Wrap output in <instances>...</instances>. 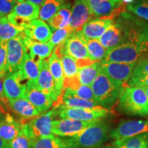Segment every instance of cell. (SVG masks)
<instances>
[{"label":"cell","mask_w":148,"mask_h":148,"mask_svg":"<svg viewBox=\"0 0 148 148\" xmlns=\"http://www.w3.org/2000/svg\"><path fill=\"white\" fill-rule=\"evenodd\" d=\"M110 132V125L99 120L76 136L64 139L68 145L79 148H97L108 139Z\"/></svg>","instance_id":"1"},{"label":"cell","mask_w":148,"mask_h":148,"mask_svg":"<svg viewBox=\"0 0 148 148\" xmlns=\"http://www.w3.org/2000/svg\"><path fill=\"white\" fill-rule=\"evenodd\" d=\"M118 110L128 115L148 116V100L138 86H125L118 101Z\"/></svg>","instance_id":"2"},{"label":"cell","mask_w":148,"mask_h":148,"mask_svg":"<svg viewBox=\"0 0 148 148\" xmlns=\"http://www.w3.org/2000/svg\"><path fill=\"white\" fill-rule=\"evenodd\" d=\"M90 87L96 102L100 106L108 109L119 101L124 86L114 82L101 71Z\"/></svg>","instance_id":"3"},{"label":"cell","mask_w":148,"mask_h":148,"mask_svg":"<svg viewBox=\"0 0 148 148\" xmlns=\"http://www.w3.org/2000/svg\"><path fill=\"white\" fill-rule=\"evenodd\" d=\"M57 115L58 109L53 108L51 110L40 114L38 116L24 123L32 143L38 138L53 136L51 132L52 121Z\"/></svg>","instance_id":"4"},{"label":"cell","mask_w":148,"mask_h":148,"mask_svg":"<svg viewBox=\"0 0 148 148\" xmlns=\"http://www.w3.org/2000/svg\"><path fill=\"white\" fill-rule=\"evenodd\" d=\"M63 44L66 53L75 60L77 69L95 62L90 60L86 40L79 31L74 32Z\"/></svg>","instance_id":"5"},{"label":"cell","mask_w":148,"mask_h":148,"mask_svg":"<svg viewBox=\"0 0 148 148\" xmlns=\"http://www.w3.org/2000/svg\"><path fill=\"white\" fill-rule=\"evenodd\" d=\"M27 53L23 42V32L7 41V73L18 71Z\"/></svg>","instance_id":"6"},{"label":"cell","mask_w":148,"mask_h":148,"mask_svg":"<svg viewBox=\"0 0 148 148\" xmlns=\"http://www.w3.org/2000/svg\"><path fill=\"white\" fill-rule=\"evenodd\" d=\"M39 9L40 5L25 0L16 3L6 17L10 23L25 28L27 24L38 17Z\"/></svg>","instance_id":"7"},{"label":"cell","mask_w":148,"mask_h":148,"mask_svg":"<svg viewBox=\"0 0 148 148\" xmlns=\"http://www.w3.org/2000/svg\"><path fill=\"white\" fill-rule=\"evenodd\" d=\"M58 115L61 119H69L81 121H92L101 120L108 115V109L99 107L96 108H58Z\"/></svg>","instance_id":"8"},{"label":"cell","mask_w":148,"mask_h":148,"mask_svg":"<svg viewBox=\"0 0 148 148\" xmlns=\"http://www.w3.org/2000/svg\"><path fill=\"white\" fill-rule=\"evenodd\" d=\"M97 121H81L69 119L53 120L51 132L56 136L60 138H71L79 134L84 129L94 124Z\"/></svg>","instance_id":"9"},{"label":"cell","mask_w":148,"mask_h":148,"mask_svg":"<svg viewBox=\"0 0 148 148\" xmlns=\"http://www.w3.org/2000/svg\"><path fill=\"white\" fill-rule=\"evenodd\" d=\"M148 133V119L122 121L114 129L111 130L109 138L114 140L130 137Z\"/></svg>","instance_id":"10"},{"label":"cell","mask_w":148,"mask_h":148,"mask_svg":"<svg viewBox=\"0 0 148 148\" xmlns=\"http://www.w3.org/2000/svg\"><path fill=\"white\" fill-rule=\"evenodd\" d=\"M88 6L97 17H110L124 12L126 6L121 0H86Z\"/></svg>","instance_id":"11"},{"label":"cell","mask_w":148,"mask_h":148,"mask_svg":"<svg viewBox=\"0 0 148 148\" xmlns=\"http://www.w3.org/2000/svg\"><path fill=\"white\" fill-rule=\"evenodd\" d=\"M136 62L133 63H118L110 62L101 64V71L109 78L121 86H127V82L132 76Z\"/></svg>","instance_id":"12"},{"label":"cell","mask_w":148,"mask_h":148,"mask_svg":"<svg viewBox=\"0 0 148 148\" xmlns=\"http://www.w3.org/2000/svg\"><path fill=\"white\" fill-rule=\"evenodd\" d=\"M19 71L7 73L3 79V90L7 99H15L25 98L26 84Z\"/></svg>","instance_id":"13"},{"label":"cell","mask_w":148,"mask_h":148,"mask_svg":"<svg viewBox=\"0 0 148 148\" xmlns=\"http://www.w3.org/2000/svg\"><path fill=\"white\" fill-rule=\"evenodd\" d=\"M93 15L86 0H75L71 8L69 26L75 32L80 31Z\"/></svg>","instance_id":"14"},{"label":"cell","mask_w":148,"mask_h":148,"mask_svg":"<svg viewBox=\"0 0 148 148\" xmlns=\"http://www.w3.org/2000/svg\"><path fill=\"white\" fill-rule=\"evenodd\" d=\"M25 84L26 90L25 98L32 103L40 114L47 112L53 106L54 101L52 98L38 89L34 83L26 82Z\"/></svg>","instance_id":"15"},{"label":"cell","mask_w":148,"mask_h":148,"mask_svg":"<svg viewBox=\"0 0 148 148\" xmlns=\"http://www.w3.org/2000/svg\"><path fill=\"white\" fill-rule=\"evenodd\" d=\"M34 85L38 89L52 98L54 102L58 99V95L56 90L53 77L49 69L48 58L42 60L40 62L39 75Z\"/></svg>","instance_id":"16"},{"label":"cell","mask_w":148,"mask_h":148,"mask_svg":"<svg viewBox=\"0 0 148 148\" xmlns=\"http://www.w3.org/2000/svg\"><path fill=\"white\" fill-rule=\"evenodd\" d=\"M23 34L34 41L47 42L50 40L52 32L49 25L40 19H34L25 26Z\"/></svg>","instance_id":"17"},{"label":"cell","mask_w":148,"mask_h":148,"mask_svg":"<svg viewBox=\"0 0 148 148\" xmlns=\"http://www.w3.org/2000/svg\"><path fill=\"white\" fill-rule=\"evenodd\" d=\"M8 108L21 118L20 121L22 123H25L40 114L35 107L25 98L9 99Z\"/></svg>","instance_id":"18"},{"label":"cell","mask_w":148,"mask_h":148,"mask_svg":"<svg viewBox=\"0 0 148 148\" xmlns=\"http://www.w3.org/2000/svg\"><path fill=\"white\" fill-rule=\"evenodd\" d=\"M103 47L108 49H113L123 42V30L121 24L116 18L105 32L98 38Z\"/></svg>","instance_id":"19"},{"label":"cell","mask_w":148,"mask_h":148,"mask_svg":"<svg viewBox=\"0 0 148 148\" xmlns=\"http://www.w3.org/2000/svg\"><path fill=\"white\" fill-rule=\"evenodd\" d=\"M113 22L110 17H99L88 21L79 31L84 38L98 39Z\"/></svg>","instance_id":"20"},{"label":"cell","mask_w":148,"mask_h":148,"mask_svg":"<svg viewBox=\"0 0 148 148\" xmlns=\"http://www.w3.org/2000/svg\"><path fill=\"white\" fill-rule=\"evenodd\" d=\"M23 124L10 114H5L4 118L0 119V138L10 145L12 140L20 132Z\"/></svg>","instance_id":"21"},{"label":"cell","mask_w":148,"mask_h":148,"mask_svg":"<svg viewBox=\"0 0 148 148\" xmlns=\"http://www.w3.org/2000/svg\"><path fill=\"white\" fill-rule=\"evenodd\" d=\"M23 42L31 58L44 60L50 56L54 46L49 42H40L27 38L23 34Z\"/></svg>","instance_id":"22"},{"label":"cell","mask_w":148,"mask_h":148,"mask_svg":"<svg viewBox=\"0 0 148 148\" xmlns=\"http://www.w3.org/2000/svg\"><path fill=\"white\" fill-rule=\"evenodd\" d=\"M41 60L31 58L28 53L25 55L21 67L18 70L23 80H27V82H32L34 84H36L39 75Z\"/></svg>","instance_id":"23"},{"label":"cell","mask_w":148,"mask_h":148,"mask_svg":"<svg viewBox=\"0 0 148 148\" xmlns=\"http://www.w3.org/2000/svg\"><path fill=\"white\" fill-rule=\"evenodd\" d=\"M48 65H49V71H50L51 76L53 77L56 90L57 94L59 97L62 90L64 73L60 58L53 51L48 58Z\"/></svg>","instance_id":"24"},{"label":"cell","mask_w":148,"mask_h":148,"mask_svg":"<svg viewBox=\"0 0 148 148\" xmlns=\"http://www.w3.org/2000/svg\"><path fill=\"white\" fill-rule=\"evenodd\" d=\"M113 148H148V133L114 140Z\"/></svg>","instance_id":"25"},{"label":"cell","mask_w":148,"mask_h":148,"mask_svg":"<svg viewBox=\"0 0 148 148\" xmlns=\"http://www.w3.org/2000/svg\"><path fill=\"white\" fill-rule=\"evenodd\" d=\"M71 9L69 4H63L58 12L48 21V23L53 29L69 26Z\"/></svg>","instance_id":"26"},{"label":"cell","mask_w":148,"mask_h":148,"mask_svg":"<svg viewBox=\"0 0 148 148\" xmlns=\"http://www.w3.org/2000/svg\"><path fill=\"white\" fill-rule=\"evenodd\" d=\"M100 62H95L90 65L84 66L77 70V77L81 84L89 86L101 71Z\"/></svg>","instance_id":"27"},{"label":"cell","mask_w":148,"mask_h":148,"mask_svg":"<svg viewBox=\"0 0 148 148\" xmlns=\"http://www.w3.org/2000/svg\"><path fill=\"white\" fill-rule=\"evenodd\" d=\"M24 27L10 23L6 16L0 18V41L7 42L23 32Z\"/></svg>","instance_id":"28"},{"label":"cell","mask_w":148,"mask_h":148,"mask_svg":"<svg viewBox=\"0 0 148 148\" xmlns=\"http://www.w3.org/2000/svg\"><path fill=\"white\" fill-rule=\"evenodd\" d=\"M64 2V0H44L40 5L39 19L43 21H49L60 10Z\"/></svg>","instance_id":"29"},{"label":"cell","mask_w":148,"mask_h":148,"mask_svg":"<svg viewBox=\"0 0 148 148\" xmlns=\"http://www.w3.org/2000/svg\"><path fill=\"white\" fill-rule=\"evenodd\" d=\"M88 57L92 62H101L106 57L109 49L103 47L98 39L85 38Z\"/></svg>","instance_id":"30"},{"label":"cell","mask_w":148,"mask_h":148,"mask_svg":"<svg viewBox=\"0 0 148 148\" xmlns=\"http://www.w3.org/2000/svg\"><path fill=\"white\" fill-rule=\"evenodd\" d=\"M66 145L64 138L54 135L38 138L32 143V148H64Z\"/></svg>","instance_id":"31"},{"label":"cell","mask_w":148,"mask_h":148,"mask_svg":"<svg viewBox=\"0 0 148 148\" xmlns=\"http://www.w3.org/2000/svg\"><path fill=\"white\" fill-rule=\"evenodd\" d=\"M60 58L63 69L64 79H69L77 76L78 69L75 60L66 52L61 55Z\"/></svg>","instance_id":"32"},{"label":"cell","mask_w":148,"mask_h":148,"mask_svg":"<svg viewBox=\"0 0 148 148\" xmlns=\"http://www.w3.org/2000/svg\"><path fill=\"white\" fill-rule=\"evenodd\" d=\"M126 9L138 17L148 21V1L138 0L127 4Z\"/></svg>","instance_id":"33"},{"label":"cell","mask_w":148,"mask_h":148,"mask_svg":"<svg viewBox=\"0 0 148 148\" xmlns=\"http://www.w3.org/2000/svg\"><path fill=\"white\" fill-rule=\"evenodd\" d=\"M32 141L23 123L20 132L10 143V148H32Z\"/></svg>","instance_id":"34"},{"label":"cell","mask_w":148,"mask_h":148,"mask_svg":"<svg viewBox=\"0 0 148 148\" xmlns=\"http://www.w3.org/2000/svg\"><path fill=\"white\" fill-rule=\"evenodd\" d=\"M74 32H75V31H73L69 26L56 29L54 32L51 34V38L49 42L51 44H52L55 47L64 43L68 39V38L73 34Z\"/></svg>","instance_id":"35"},{"label":"cell","mask_w":148,"mask_h":148,"mask_svg":"<svg viewBox=\"0 0 148 148\" xmlns=\"http://www.w3.org/2000/svg\"><path fill=\"white\" fill-rule=\"evenodd\" d=\"M70 90L73 92L74 95L81 98V99L96 102L91 87L89 86H86V85L80 84L74 90Z\"/></svg>","instance_id":"36"},{"label":"cell","mask_w":148,"mask_h":148,"mask_svg":"<svg viewBox=\"0 0 148 148\" xmlns=\"http://www.w3.org/2000/svg\"><path fill=\"white\" fill-rule=\"evenodd\" d=\"M148 74V52L138 59L135 65L132 75Z\"/></svg>","instance_id":"37"},{"label":"cell","mask_w":148,"mask_h":148,"mask_svg":"<svg viewBox=\"0 0 148 148\" xmlns=\"http://www.w3.org/2000/svg\"><path fill=\"white\" fill-rule=\"evenodd\" d=\"M7 42L0 41V77L7 74Z\"/></svg>","instance_id":"38"},{"label":"cell","mask_w":148,"mask_h":148,"mask_svg":"<svg viewBox=\"0 0 148 148\" xmlns=\"http://www.w3.org/2000/svg\"><path fill=\"white\" fill-rule=\"evenodd\" d=\"M130 86H147L148 87V74L132 75L127 82Z\"/></svg>","instance_id":"39"},{"label":"cell","mask_w":148,"mask_h":148,"mask_svg":"<svg viewBox=\"0 0 148 148\" xmlns=\"http://www.w3.org/2000/svg\"><path fill=\"white\" fill-rule=\"evenodd\" d=\"M16 3V0H0V16H7Z\"/></svg>","instance_id":"40"},{"label":"cell","mask_w":148,"mask_h":148,"mask_svg":"<svg viewBox=\"0 0 148 148\" xmlns=\"http://www.w3.org/2000/svg\"><path fill=\"white\" fill-rule=\"evenodd\" d=\"M3 79H4V77H0V108L2 110L5 115V114H7L6 110L5 108H8V99L5 97L4 90H3Z\"/></svg>","instance_id":"41"},{"label":"cell","mask_w":148,"mask_h":148,"mask_svg":"<svg viewBox=\"0 0 148 148\" xmlns=\"http://www.w3.org/2000/svg\"><path fill=\"white\" fill-rule=\"evenodd\" d=\"M0 148H10V145L0 138Z\"/></svg>","instance_id":"42"},{"label":"cell","mask_w":148,"mask_h":148,"mask_svg":"<svg viewBox=\"0 0 148 148\" xmlns=\"http://www.w3.org/2000/svg\"><path fill=\"white\" fill-rule=\"evenodd\" d=\"M27 1H29V2L34 3V4L38 5H40L41 3L43 2L44 0H26Z\"/></svg>","instance_id":"43"},{"label":"cell","mask_w":148,"mask_h":148,"mask_svg":"<svg viewBox=\"0 0 148 148\" xmlns=\"http://www.w3.org/2000/svg\"><path fill=\"white\" fill-rule=\"evenodd\" d=\"M138 87H139V86H138ZM140 87L144 90L146 96H147V100H148V87H147V86H140Z\"/></svg>","instance_id":"44"},{"label":"cell","mask_w":148,"mask_h":148,"mask_svg":"<svg viewBox=\"0 0 148 148\" xmlns=\"http://www.w3.org/2000/svg\"><path fill=\"white\" fill-rule=\"evenodd\" d=\"M121 1L123 3H127V4H130V3H133L134 1V0H121Z\"/></svg>","instance_id":"45"},{"label":"cell","mask_w":148,"mask_h":148,"mask_svg":"<svg viewBox=\"0 0 148 148\" xmlns=\"http://www.w3.org/2000/svg\"><path fill=\"white\" fill-rule=\"evenodd\" d=\"M97 148H113V147H112V145H101L100 147Z\"/></svg>","instance_id":"46"},{"label":"cell","mask_w":148,"mask_h":148,"mask_svg":"<svg viewBox=\"0 0 148 148\" xmlns=\"http://www.w3.org/2000/svg\"><path fill=\"white\" fill-rule=\"evenodd\" d=\"M64 148H79L77 147H75V146H73V145H66L65 147Z\"/></svg>","instance_id":"47"},{"label":"cell","mask_w":148,"mask_h":148,"mask_svg":"<svg viewBox=\"0 0 148 148\" xmlns=\"http://www.w3.org/2000/svg\"><path fill=\"white\" fill-rule=\"evenodd\" d=\"M2 114H3V111L1 109V108H0V119H1V117H2Z\"/></svg>","instance_id":"48"},{"label":"cell","mask_w":148,"mask_h":148,"mask_svg":"<svg viewBox=\"0 0 148 148\" xmlns=\"http://www.w3.org/2000/svg\"><path fill=\"white\" fill-rule=\"evenodd\" d=\"M16 1H17V3H21V2H23V1H25V0H16Z\"/></svg>","instance_id":"49"},{"label":"cell","mask_w":148,"mask_h":148,"mask_svg":"<svg viewBox=\"0 0 148 148\" xmlns=\"http://www.w3.org/2000/svg\"><path fill=\"white\" fill-rule=\"evenodd\" d=\"M0 18H1V16H0Z\"/></svg>","instance_id":"50"},{"label":"cell","mask_w":148,"mask_h":148,"mask_svg":"<svg viewBox=\"0 0 148 148\" xmlns=\"http://www.w3.org/2000/svg\"></svg>","instance_id":"51"}]
</instances>
